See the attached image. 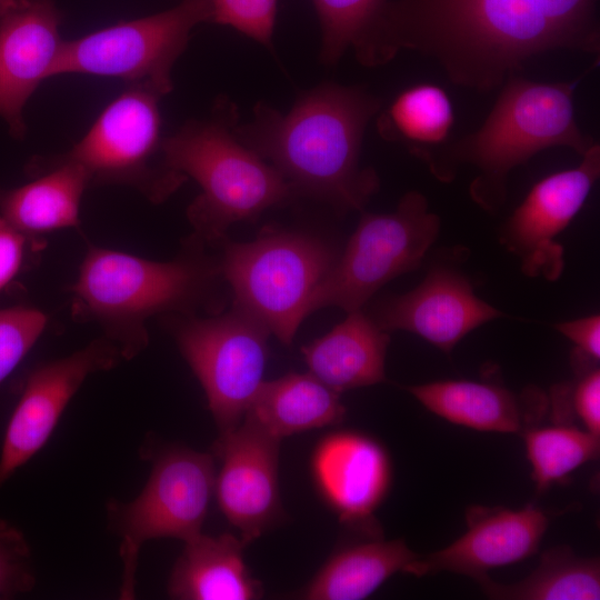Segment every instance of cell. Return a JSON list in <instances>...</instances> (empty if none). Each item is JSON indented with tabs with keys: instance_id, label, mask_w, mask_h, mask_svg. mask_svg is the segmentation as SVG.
<instances>
[{
	"instance_id": "6da1fadb",
	"label": "cell",
	"mask_w": 600,
	"mask_h": 600,
	"mask_svg": "<svg viewBox=\"0 0 600 600\" xmlns=\"http://www.w3.org/2000/svg\"><path fill=\"white\" fill-rule=\"evenodd\" d=\"M381 47L386 62L416 51L451 82L486 92L542 52L598 53L596 0H392Z\"/></svg>"
},
{
	"instance_id": "7a4b0ae2",
	"label": "cell",
	"mask_w": 600,
	"mask_h": 600,
	"mask_svg": "<svg viewBox=\"0 0 600 600\" xmlns=\"http://www.w3.org/2000/svg\"><path fill=\"white\" fill-rule=\"evenodd\" d=\"M380 108V99L362 87L327 82L300 94L286 113L258 102L236 133L279 171L297 198L346 213L362 210L379 189L376 171L360 167V153Z\"/></svg>"
},
{
	"instance_id": "3957f363",
	"label": "cell",
	"mask_w": 600,
	"mask_h": 600,
	"mask_svg": "<svg viewBox=\"0 0 600 600\" xmlns=\"http://www.w3.org/2000/svg\"><path fill=\"white\" fill-rule=\"evenodd\" d=\"M208 248L190 234L174 259L153 261L89 247L69 289L73 318L97 323L122 360L133 359L149 343L150 318L222 311L224 280L218 254Z\"/></svg>"
},
{
	"instance_id": "277c9868",
	"label": "cell",
	"mask_w": 600,
	"mask_h": 600,
	"mask_svg": "<svg viewBox=\"0 0 600 600\" xmlns=\"http://www.w3.org/2000/svg\"><path fill=\"white\" fill-rule=\"evenodd\" d=\"M238 123L236 104L222 98L209 118L188 121L161 144L164 166L194 179L202 190L187 217L191 234L210 248L228 239L232 224L254 221L297 199L279 171L240 141Z\"/></svg>"
},
{
	"instance_id": "5b68a950",
	"label": "cell",
	"mask_w": 600,
	"mask_h": 600,
	"mask_svg": "<svg viewBox=\"0 0 600 600\" xmlns=\"http://www.w3.org/2000/svg\"><path fill=\"white\" fill-rule=\"evenodd\" d=\"M580 79L536 82L510 74L482 126L447 146L431 171L447 180L460 162L474 166L479 174L470 196L482 209L496 211L504 202L512 169L548 148H570L582 157L596 143L574 118L573 93Z\"/></svg>"
},
{
	"instance_id": "8992f818",
	"label": "cell",
	"mask_w": 600,
	"mask_h": 600,
	"mask_svg": "<svg viewBox=\"0 0 600 600\" xmlns=\"http://www.w3.org/2000/svg\"><path fill=\"white\" fill-rule=\"evenodd\" d=\"M218 247L232 304L290 346L308 317L312 293L340 251L314 234L273 226L263 228L252 241L226 239Z\"/></svg>"
},
{
	"instance_id": "52a82bcc",
	"label": "cell",
	"mask_w": 600,
	"mask_h": 600,
	"mask_svg": "<svg viewBox=\"0 0 600 600\" xmlns=\"http://www.w3.org/2000/svg\"><path fill=\"white\" fill-rule=\"evenodd\" d=\"M141 454L151 462V473L141 493L129 502L110 499L106 506L109 528L120 539L122 600L136 598L142 546L158 538L187 542L201 534L214 494L212 454L182 446L151 443H146Z\"/></svg>"
},
{
	"instance_id": "ba28073f",
	"label": "cell",
	"mask_w": 600,
	"mask_h": 600,
	"mask_svg": "<svg viewBox=\"0 0 600 600\" xmlns=\"http://www.w3.org/2000/svg\"><path fill=\"white\" fill-rule=\"evenodd\" d=\"M439 230V217L418 191L403 194L390 213H363L312 293L308 316L327 307L362 309L383 284L419 267Z\"/></svg>"
},
{
	"instance_id": "9c48e42d",
	"label": "cell",
	"mask_w": 600,
	"mask_h": 600,
	"mask_svg": "<svg viewBox=\"0 0 600 600\" xmlns=\"http://www.w3.org/2000/svg\"><path fill=\"white\" fill-rule=\"evenodd\" d=\"M162 318L199 380L220 433L233 430L263 381L270 331L233 304L208 316Z\"/></svg>"
},
{
	"instance_id": "30bf717a",
	"label": "cell",
	"mask_w": 600,
	"mask_h": 600,
	"mask_svg": "<svg viewBox=\"0 0 600 600\" xmlns=\"http://www.w3.org/2000/svg\"><path fill=\"white\" fill-rule=\"evenodd\" d=\"M161 96L130 84L97 118L86 136L57 159L80 166L91 184H124L153 203L167 200L187 177L162 160Z\"/></svg>"
},
{
	"instance_id": "8fae6325",
	"label": "cell",
	"mask_w": 600,
	"mask_h": 600,
	"mask_svg": "<svg viewBox=\"0 0 600 600\" xmlns=\"http://www.w3.org/2000/svg\"><path fill=\"white\" fill-rule=\"evenodd\" d=\"M211 18L209 0H183L167 11L63 41L54 76L118 78L147 86L162 97L173 88L171 70L192 29Z\"/></svg>"
},
{
	"instance_id": "7c38bea8",
	"label": "cell",
	"mask_w": 600,
	"mask_h": 600,
	"mask_svg": "<svg viewBox=\"0 0 600 600\" xmlns=\"http://www.w3.org/2000/svg\"><path fill=\"white\" fill-rule=\"evenodd\" d=\"M122 357L106 337L76 352L42 363L28 376L8 422L0 454V487L49 440L64 409L92 373L108 371Z\"/></svg>"
},
{
	"instance_id": "4fadbf2b",
	"label": "cell",
	"mask_w": 600,
	"mask_h": 600,
	"mask_svg": "<svg viewBox=\"0 0 600 600\" xmlns=\"http://www.w3.org/2000/svg\"><path fill=\"white\" fill-rule=\"evenodd\" d=\"M600 176V146L594 143L579 166L537 182L500 232V242L519 258L529 277L556 280L563 250L554 240L571 222Z\"/></svg>"
},
{
	"instance_id": "5bb4252c",
	"label": "cell",
	"mask_w": 600,
	"mask_h": 600,
	"mask_svg": "<svg viewBox=\"0 0 600 600\" xmlns=\"http://www.w3.org/2000/svg\"><path fill=\"white\" fill-rule=\"evenodd\" d=\"M280 439L243 417L233 430L220 433L213 450L221 460L214 494L227 520L248 544L281 517L279 496Z\"/></svg>"
},
{
	"instance_id": "9a60e30c",
	"label": "cell",
	"mask_w": 600,
	"mask_h": 600,
	"mask_svg": "<svg viewBox=\"0 0 600 600\" xmlns=\"http://www.w3.org/2000/svg\"><path fill=\"white\" fill-rule=\"evenodd\" d=\"M310 470L318 493L342 523L379 536L373 514L390 490L392 464L378 440L354 430L330 432L317 443Z\"/></svg>"
},
{
	"instance_id": "2e32d148",
	"label": "cell",
	"mask_w": 600,
	"mask_h": 600,
	"mask_svg": "<svg viewBox=\"0 0 600 600\" xmlns=\"http://www.w3.org/2000/svg\"><path fill=\"white\" fill-rule=\"evenodd\" d=\"M467 530L438 551L419 557L406 573L416 577L442 571L463 574L477 582L490 570L534 554L549 527V516L528 504L521 509L472 506L466 512Z\"/></svg>"
},
{
	"instance_id": "e0dca14e",
	"label": "cell",
	"mask_w": 600,
	"mask_h": 600,
	"mask_svg": "<svg viewBox=\"0 0 600 600\" xmlns=\"http://www.w3.org/2000/svg\"><path fill=\"white\" fill-rule=\"evenodd\" d=\"M61 16L51 0H18L0 16V116L23 138L28 99L53 77L62 49Z\"/></svg>"
},
{
	"instance_id": "ac0fdd59",
	"label": "cell",
	"mask_w": 600,
	"mask_h": 600,
	"mask_svg": "<svg viewBox=\"0 0 600 600\" xmlns=\"http://www.w3.org/2000/svg\"><path fill=\"white\" fill-rule=\"evenodd\" d=\"M501 316L474 294L464 276L438 267L413 290L379 303L371 318L387 332H412L449 353L469 332Z\"/></svg>"
},
{
	"instance_id": "d6986e66",
	"label": "cell",
	"mask_w": 600,
	"mask_h": 600,
	"mask_svg": "<svg viewBox=\"0 0 600 600\" xmlns=\"http://www.w3.org/2000/svg\"><path fill=\"white\" fill-rule=\"evenodd\" d=\"M404 389L442 419L487 432L523 433L548 406L537 389L518 396L502 386L472 380L433 381Z\"/></svg>"
},
{
	"instance_id": "ffe728a7",
	"label": "cell",
	"mask_w": 600,
	"mask_h": 600,
	"mask_svg": "<svg viewBox=\"0 0 600 600\" xmlns=\"http://www.w3.org/2000/svg\"><path fill=\"white\" fill-rule=\"evenodd\" d=\"M390 342L362 309L328 333L301 348L309 372L332 390L343 391L386 381L384 360Z\"/></svg>"
},
{
	"instance_id": "44dd1931",
	"label": "cell",
	"mask_w": 600,
	"mask_h": 600,
	"mask_svg": "<svg viewBox=\"0 0 600 600\" xmlns=\"http://www.w3.org/2000/svg\"><path fill=\"white\" fill-rule=\"evenodd\" d=\"M37 178L17 188L0 187V217L20 232L39 238L77 228L82 196L90 186L83 169L52 158L32 166Z\"/></svg>"
},
{
	"instance_id": "7402d4cb",
	"label": "cell",
	"mask_w": 600,
	"mask_h": 600,
	"mask_svg": "<svg viewBox=\"0 0 600 600\" xmlns=\"http://www.w3.org/2000/svg\"><path fill=\"white\" fill-rule=\"evenodd\" d=\"M247 544L229 533H203L184 542L168 582V594L179 600H252L261 583L244 563Z\"/></svg>"
},
{
	"instance_id": "603a6c76",
	"label": "cell",
	"mask_w": 600,
	"mask_h": 600,
	"mask_svg": "<svg viewBox=\"0 0 600 600\" xmlns=\"http://www.w3.org/2000/svg\"><path fill=\"white\" fill-rule=\"evenodd\" d=\"M344 414L339 392L310 372H290L262 381L244 417L281 440L294 433L340 424Z\"/></svg>"
},
{
	"instance_id": "cb8c5ba5",
	"label": "cell",
	"mask_w": 600,
	"mask_h": 600,
	"mask_svg": "<svg viewBox=\"0 0 600 600\" xmlns=\"http://www.w3.org/2000/svg\"><path fill=\"white\" fill-rule=\"evenodd\" d=\"M419 557L403 540L379 536L333 553L303 589L309 600H361L397 572H407Z\"/></svg>"
},
{
	"instance_id": "d4e9b609",
	"label": "cell",
	"mask_w": 600,
	"mask_h": 600,
	"mask_svg": "<svg viewBox=\"0 0 600 600\" xmlns=\"http://www.w3.org/2000/svg\"><path fill=\"white\" fill-rule=\"evenodd\" d=\"M453 123L447 92L439 86L420 83L401 91L379 111L377 130L382 139L401 143L430 164L434 149L449 139Z\"/></svg>"
},
{
	"instance_id": "484cf974",
	"label": "cell",
	"mask_w": 600,
	"mask_h": 600,
	"mask_svg": "<svg viewBox=\"0 0 600 600\" xmlns=\"http://www.w3.org/2000/svg\"><path fill=\"white\" fill-rule=\"evenodd\" d=\"M478 583L490 599L598 600L600 562L598 558L579 557L569 547L561 546L543 552L537 568L520 581L503 584L486 577Z\"/></svg>"
},
{
	"instance_id": "4316f807",
	"label": "cell",
	"mask_w": 600,
	"mask_h": 600,
	"mask_svg": "<svg viewBox=\"0 0 600 600\" xmlns=\"http://www.w3.org/2000/svg\"><path fill=\"white\" fill-rule=\"evenodd\" d=\"M392 0H311L319 17L320 59L337 63L348 49L366 67L380 66L382 24Z\"/></svg>"
},
{
	"instance_id": "83f0119b",
	"label": "cell",
	"mask_w": 600,
	"mask_h": 600,
	"mask_svg": "<svg viewBox=\"0 0 600 600\" xmlns=\"http://www.w3.org/2000/svg\"><path fill=\"white\" fill-rule=\"evenodd\" d=\"M557 424L533 426L523 432L532 481L539 493L562 482L574 470L599 456L600 437L567 422Z\"/></svg>"
},
{
	"instance_id": "f1b7e54d",
	"label": "cell",
	"mask_w": 600,
	"mask_h": 600,
	"mask_svg": "<svg viewBox=\"0 0 600 600\" xmlns=\"http://www.w3.org/2000/svg\"><path fill=\"white\" fill-rule=\"evenodd\" d=\"M47 326V316L29 307L0 309V383L27 356Z\"/></svg>"
},
{
	"instance_id": "f546056e",
	"label": "cell",
	"mask_w": 600,
	"mask_h": 600,
	"mask_svg": "<svg viewBox=\"0 0 600 600\" xmlns=\"http://www.w3.org/2000/svg\"><path fill=\"white\" fill-rule=\"evenodd\" d=\"M34 583L32 553L24 534L0 519V599L27 593Z\"/></svg>"
},
{
	"instance_id": "4dcf8cb0",
	"label": "cell",
	"mask_w": 600,
	"mask_h": 600,
	"mask_svg": "<svg viewBox=\"0 0 600 600\" xmlns=\"http://www.w3.org/2000/svg\"><path fill=\"white\" fill-rule=\"evenodd\" d=\"M211 22L230 26L272 48L278 0H209Z\"/></svg>"
},
{
	"instance_id": "1f68e13d",
	"label": "cell",
	"mask_w": 600,
	"mask_h": 600,
	"mask_svg": "<svg viewBox=\"0 0 600 600\" xmlns=\"http://www.w3.org/2000/svg\"><path fill=\"white\" fill-rule=\"evenodd\" d=\"M564 416H576L582 428L600 437V371L598 367L579 372L576 384L563 397Z\"/></svg>"
},
{
	"instance_id": "d6a6232c",
	"label": "cell",
	"mask_w": 600,
	"mask_h": 600,
	"mask_svg": "<svg viewBox=\"0 0 600 600\" xmlns=\"http://www.w3.org/2000/svg\"><path fill=\"white\" fill-rule=\"evenodd\" d=\"M41 248L37 238L20 232L0 217V292L30 264L31 254Z\"/></svg>"
},
{
	"instance_id": "836d02e7",
	"label": "cell",
	"mask_w": 600,
	"mask_h": 600,
	"mask_svg": "<svg viewBox=\"0 0 600 600\" xmlns=\"http://www.w3.org/2000/svg\"><path fill=\"white\" fill-rule=\"evenodd\" d=\"M554 328L576 346L573 362L579 372L596 367L600 358L599 314L560 322Z\"/></svg>"
},
{
	"instance_id": "e575fe53",
	"label": "cell",
	"mask_w": 600,
	"mask_h": 600,
	"mask_svg": "<svg viewBox=\"0 0 600 600\" xmlns=\"http://www.w3.org/2000/svg\"><path fill=\"white\" fill-rule=\"evenodd\" d=\"M18 0H0V16L6 12Z\"/></svg>"
}]
</instances>
